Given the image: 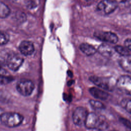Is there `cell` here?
Listing matches in <instances>:
<instances>
[{"mask_svg": "<svg viewBox=\"0 0 131 131\" xmlns=\"http://www.w3.org/2000/svg\"><path fill=\"white\" fill-rule=\"evenodd\" d=\"M84 125L88 129H95L99 131L106 130L109 126L103 116L93 112L88 113Z\"/></svg>", "mask_w": 131, "mask_h": 131, "instance_id": "obj_1", "label": "cell"}, {"mask_svg": "<svg viewBox=\"0 0 131 131\" xmlns=\"http://www.w3.org/2000/svg\"><path fill=\"white\" fill-rule=\"evenodd\" d=\"M24 117L16 112H4L0 117L1 123L8 127H15L21 124Z\"/></svg>", "mask_w": 131, "mask_h": 131, "instance_id": "obj_2", "label": "cell"}, {"mask_svg": "<svg viewBox=\"0 0 131 131\" xmlns=\"http://www.w3.org/2000/svg\"><path fill=\"white\" fill-rule=\"evenodd\" d=\"M90 80L99 88L105 91H113L116 86L113 79L108 77L92 76L89 78Z\"/></svg>", "mask_w": 131, "mask_h": 131, "instance_id": "obj_3", "label": "cell"}, {"mask_svg": "<svg viewBox=\"0 0 131 131\" xmlns=\"http://www.w3.org/2000/svg\"><path fill=\"white\" fill-rule=\"evenodd\" d=\"M116 86L121 92L131 96V76L122 75L116 82Z\"/></svg>", "mask_w": 131, "mask_h": 131, "instance_id": "obj_4", "label": "cell"}, {"mask_svg": "<svg viewBox=\"0 0 131 131\" xmlns=\"http://www.w3.org/2000/svg\"><path fill=\"white\" fill-rule=\"evenodd\" d=\"M34 88V83L31 80L27 79L19 81L16 86L17 92L24 96H30L32 93Z\"/></svg>", "mask_w": 131, "mask_h": 131, "instance_id": "obj_5", "label": "cell"}, {"mask_svg": "<svg viewBox=\"0 0 131 131\" xmlns=\"http://www.w3.org/2000/svg\"><path fill=\"white\" fill-rule=\"evenodd\" d=\"M117 7L118 3L116 0H102L98 4L97 9L105 14H110Z\"/></svg>", "mask_w": 131, "mask_h": 131, "instance_id": "obj_6", "label": "cell"}, {"mask_svg": "<svg viewBox=\"0 0 131 131\" xmlns=\"http://www.w3.org/2000/svg\"><path fill=\"white\" fill-rule=\"evenodd\" d=\"M88 113V110L85 107L78 106L76 108L72 115L74 123L79 126L84 125Z\"/></svg>", "mask_w": 131, "mask_h": 131, "instance_id": "obj_7", "label": "cell"}, {"mask_svg": "<svg viewBox=\"0 0 131 131\" xmlns=\"http://www.w3.org/2000/svg\"><path fill=\"white\" fill-rule=\"evenodd\" d=\"M24 62V58L20 55L12 53L8 56L6 60V64L9 69L16 71L20 67Z\"/></svg>", "mask_w": 131, "mask_h": 131, "instance_id": "obj_8", "label": "cell"}, {"mask_svg": "<svg viewBox=\"0 0 131 131\" xmlns=\"http://www.w3.org/2000/svg\"><path fill=\"white\" fill-rule=\"evenodd\" d=\"M94 36L99 40L107 43L115 44L118 41V36L112 32H97L94 34Z\"/></svg>", "mask_w": 131, "mask_h": 131, "instance_id": "obj_9", "label": "cell"}, {"mask_svg": "<svg viewBox=\"0 0 131 131\" xmlns=\"http://www.w3.org/2000/svg\"><path fill=\"white\" fill-rule=\"evenodd\" d=\"M21 54L25 56L32 55L34 52V46L32 42L29 40H25L22 41L18 47Z\"/></svg>", "mask_w": 131, "mask_h": 131, "instance_id": "obj_10", "label": "cell"}, {"mask_svg": "<svg viewBox=\"0 0 131 131\" xmlns=\"http://www.w3.org/2000/svg\"><path fill=\"white\" fill-rule=\"evenodd\" d=\"M91 95L95 98L101 100H107L109 97L108 93L99 88L92 87L89 89Z\"/></svg>", "mask_w": 131, "mask_h": 131, "instance_id": "obj_11", "label": "cell"}, {"mask_svg": "<svg viewBox=\"0 0 131 131\" xmlns=\"http://www.w3.org/2000/svg\"><path fill=\"white\" fill-rule=\"evenodd\" d=\"M118 62L120 67L124 71L131 74V56H121Z\"/></svg>", "mask_w": 131, "mask_h": 131, "instance_id": "obj_12", "label": "cell"}, {"mask_svg": "<svg viewBox=\"0 0 131 131\" xmlns=\"http://www.w3.org/2000/svg\"><path fill=\"white\" fill-rule=\"evenodd\" d=\"M79 49L83 53L87 56L93 55L97 52V50L93 46L87 43H82L80 44L79 46Z\"/></svg>", "mask_w": 131, "mask_h": 131, "instance_id": "obj_13", "label": "cell"}, {"mask_svg": "<svg viewBox=\"0 0 131 131\" xmlns=\"http://www.w3.org/2000/svg\"><path fill=\"white\" fill-rule=\"evenodd\" d=\"M98 52L103 56L109 57L113 54V49L106 45H101L98 48Z\"/></svg>", "mask_w": 131, "mask_h": 131, "instance_id": "obj_14", "label": "cell"}, {"mask_svg": "<svg viewBox=\"0 0 131 131\" xmlns=\"http://www.w3.org/2000/svg\"><path fill=\"white\" fill-rule=\"evenodd\" d=\"M10 13V9L7 5L0 2V18L3 19L8 17Z\"/></svg>", "mask_w": 131, "mask_h": 131, "instance_id": "obj_15", "label": "cell"}, {"mask_svg": "<svg viewBox=\"0 0 131 131\" xmlns=\"http://www.w3.org/2000/svg\"><path fill=\"white\" fill-rule=\"evenodd\" d=\"M114 50L121 56L129 55V51L125 46L123 47L119 45L116 46L114 47Z\"/></svg>", "mask_w": 131, "mask_h": 131, "instance_id": "obj_16", "label": "cell"}, {"mask_svg": "<svg viewBox=\"0 0 131 131\" xmlns=\"http://www.w3.org/2000/svg\"><path fill=\"white\" fill-rule=\"evenodd\" d=\"M91 106L95 110H102L105 107V105L101 101L97 100L91 99L89 101Z\"/></svg>", "mask_w": 131, "mask_h": 131, "instance_id": "obj_17", "label": "cell"}, {"mask_svg": "<svg viewBox=\"0 0 131 131\" xmlns=\"http://www.w3.org/2000/svg\"><path fill=\"white\" fill-rule=\"evenodd\" d=\"M9 40V36L3 31H0V46L5 45Z\"/></svg>", "mask_w": 131, "mask_h": 131, "instance_id": "obj_18", "label": "cell"}, {"mask_svg": "<svg viewBox=\"0 0 131 131\" xmlns=\"http://www.w3.org/2000/svg\"><path fill=\"white\" fill-rule=\"evenodd\" d=\"M121 104L128 113L131 114V99H123L122 100Z\"/></svg>", "mask_w": 131, "mask_h": 131, "instance_id": "obj_19", "label": "cell"}, {"mask_svg": "<svg viewBox=\"0 0 131 131\" xmlns=\"http://www.w3.org/2000/svg\"><path fill=\"white\" fill-rule=\"evenodd\" d=\"M26 7L29 9H33L38 5L37 0H25Z\"/></svg>", "mask_w": 131, "mask_h": 131, "instance_id": "obj_20", "label": "cell"}, {"mask_svg": "<svg viewBox=\"0 0 131 131\" xmlns=\"http://www.w3.org/2000/svg\"><path fill=\"white\" fill-rule=\"evenodd\" d=\"M12 80H13L12 77L7 76L6 75L0 76V84H5L10 82Z\"/></svg>", "mask_w": 131, "mask_h": 131, "instance_id": "obj_21", "label": "cell"}, {"mask_svg": "<svg viewBox=\"0 0 131 131\" xmlns=\"http://www.w3.org/2000/svg\"><path fill=\"white\" fill-rule=\"evenodd\" d=\"M119 121H120V122H121L122 124H123L124 126H126L131 130V121L130 120L125 118L120 117Z\"/></svg>", "mask_w": 131, "mask_h": 131, "instance_id": "obj_22", "label": "cell"}, {"mask_svg": "<svg viewBox=\"0 0 131 131\" xmlns=\"http://www.w3.org/2000/svg\"><path fill=\"white\" fill-rule=\"evenodd\" d=\"M124 46L129 51H131V38H127L124 41Z\"/></svg>", "mask_w": 131, "mask_h": 131, "instance_id": "obj_23", "label": "cell"}, {"mask_svg": "<svg viewBox=\"0 0 131 131\" xmlns=\"http://www.w3.org/2000/svg\"><path fill=\"white\" fill-rule=\"evenodd\" d=\"M6 74H7L6 70L0 66V76L6 75Z\"/></svg>", "mask_w": 131, "mask_h": 131, "instance_id": "obj_24", "label": "cell"}, {"mask_svg": "<svg viewBox=\"0 0 131 131\" xmlns=\"http://www.w3.org/2000/svg\"><path fill=\"white\" fill-rule=\"evenodd\" d=\"M4 113V109L2 108V107H0V117L1 116V115Z\"/></svg>", "mask_w": 131, "mask_h": 131, "instance_id": "obj_25", "label": "cell"}, {"mask_svg": "<svg viewBox=\"0 0 131 131\" xmlns=\"http://www.w3.org/2000/svg\"><path fill=\"white\" fill-rule=\"evenodd\" d=\"M84 1H85L86 2H89V1H92V0H84Z\"/></svg>", "mask_w": 131, "mask_h": 131, "instance_id": "obj_26", "label": "cell"}, {"mask_svg": "<svg viewBox=\"0 0 131 131\" xmlns=\"http://www.w3.org/2000/svg\"><path fill=\"white\" fill-rule=\"evenodd\" d=\"M9 1H15L16 0H9Z\"/></svg>", "mask_w": 131, "mask_h": 131, "instance_id": "obj_27", "label": "cell"}, {"mask_svg": "<svg viewBox=\"0 0 131 131\" xmlns=\"http://www.w3.org/2000/svg\"><path fill=\"white\" fill-rule=\"evenodd\" d=\"M113 131H116V130H113Z\"/></svg>", "mask_w": 131, "mask_h": 131, "instance_id": "obj_28", "label": "cell"}, {"mask_svg": "<svg viewBox=\"0 0 131 131\" xmlns=\"http://www.w3.org/2000/svg\"><path fill=\"white\" fill-rule=\"evenodd\" d=\"M128 131H131V130H128Z\"/></svg>", "mask_w": 131, "mask_h": 131, "instance_id": "obj_29", "label": "cell"}]
</instances>
